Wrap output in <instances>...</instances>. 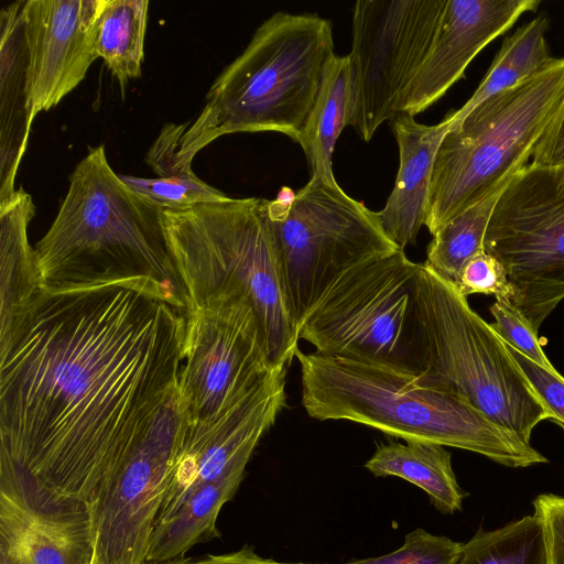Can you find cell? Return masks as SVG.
<instances>
[{
	"instance_id": "6da1fadb",
	"label": "cell",
	"mask_w": 564,
	"mask_h": 564,
	"mask_svg": "<svg viewBox=\"0 0 564 564\" xmlns=\"http://www.w3.org/2000/svg\"><path fill=\"white\" fill-rule=\"evenodd\" d=\"M185 330L144 286L39 289L0 332V452L88 506L177 390Z\"/></svg>"
},
{
	"instance_id": "7a4b0ae2",
	"label": "cell",
	"mask_w": 564,
	"mask_h": 564,
	"mask_svg": "<svg viewBox=\"0 0 564 564\" xmlns=\"http://www.w3.org/2000/svg\"><path fill=\"white\" fill-rule=\"evenodd\" d=\"M162 210L115 173L104 144L90 148L34 248L40 288L140 285L187 316L189 301L167 247Z\"/></svg>"
},
{
	"instance_id": "3957f363",
	"label": "cell",
	"mask_w": 564,
	"mask_h": 564,
	"mask_svg": "<svg viewBox=\"0 0 564 564\" xmlns=\"http://www.w3.org/2000/svg\"><path fill=\"white\" fill-rule=\"evenodd\" d=\"M302 405L316 420H347L404 442L480 454L518 468L547 463L531 444L494 422L459 394L388 366L299 348Z\"/></svg>"
},
{
	"instance_id": "277c9868",
	"label": "cell",
	"mask_w": 564,
	"mask_h": 564,
	"mask_svg": "<svg viewBox=\"0 0 564 564\" xmlns=\"http://www.w3.org/2000/svg\"><path fill=\"white\" fill-rule=\"evenodd\" d=\"M162 225L189 312L247 302L259 321L272 366L288 368L299 336L283 282L272 202L228 197L183 209L163 208Z\"/></svg>"
},
{
	"instance_id": "5b68a950",
	"label": "cell",
	"mask_w": 564,
	"mask_h": 564,
	"mask_svg": "<svg viewBox=\"0 0 564 564\" xmlns=\"http://www.w3.org/2000/svg\"><path fill=\"white\" fill-rule=\"evenodd\" d=\"M329 20L276 12L216 78L180 141L181 167L225 134L273 131L296 141L334 55Z\"/></svg>"
},
{
	"instance_id": "8992f818",
	"label": "cell",
	"mask_w": 564,
	"mask_h": 564,
	"mask_svg": "<svg viewBox=\"0 0 564 564\" xmlns=\"http://www.w3.org/2000/svg\"><path fill=\"white\" fill-rule=\"evenodd\" d=\"M563 99L564 58H555L538 75L451 123L429 193L424 226L432 236L527 164Z\"/></svg>"
},
{
	"instance_id": "52a82bcc",
	"label": "cell",
	"mask_w": 564,
	"mask_h": 564,
	"mask_svg": "<svg viewBox=\"0 0 564 564\" xmlns=\"http://www.w3.org/2000/svg\"><path fill=\"white\" fill-rule=\"evenodd\" d=\"M416 308L426 382L465 398L494 422L531 444L533 429L550 413L507 344L467 297L421 263Z\"/></svg>"
},
{
	"instance_id": "ba28073f",
	"label": "cell",
	"mask_w": 564,
	"mask_h": 564,
	"mask_svg": "<svg viewBox=\"0 0 564 564\" xmlns=\"http://www.w3.org/2000/svg\"><path fill=\"white\" fill-rule=\"evenodd\" d=\"M421 263L403 249L343 274L297 327L326 356L422 375L425 354L416 308Z\"/></svg>"
},
{
	"instance_id": "9c48e42d",
	"label": "cell",
	"mask_w": 564,
	"mask_h": 564,
	"mask_svg": "<svg viewBox=\"0 0 564 564\" xmlns=\"http://www.w3.org/2000/svg\"><path fill=\"white\" fill-rule=\"evenodd\" d=\"M271 202L283 282L297 327L343 274L400 249L377 213L338 183L311 176L290 199Z\"/></svg>"
},
{
	"instance_id": "30bf717a",
	"label": "cell",
	"mask_w": 564,
	"mask_h": 564,
	"mask_svg": "<svg viewBox=\"0 0 564 564\" xmlns=\"http://www.w3.org/2000/svg\"><path fill=\"white\" fill-rule=\"evenodd\" d=\"M485 251L505 267L512 303L538 332L564 299V163H527L501 193Z\"/></svg>"
},
{
	"instance_id": "8fae6325",
	"label": "cell",
	"mask_w": 564,
	"mask_h": 564,
	"mask_svg": "<svg viewBox=\"0 0 564 564\" xmlns=\"http://www.w3.org/2000/svg\"><path fill=\"white\" fill-rule=\"evenodd\" d=\"M447 0H359L352 9L350 123L368 142L399 115Z\"/></svg>"
},
{
	"instance_id": "7c38bea8",
	"label": "cell",
	"mask_w": 564,
	"mask_h": 564,
	"mask_svg": "<svg viewBox=\"0 0 564 564\" xmlns=\"http://www.w3.org/2000/svg\"><path fill=\"white\" fill-rule=\"evenodd\" d=\"M186 425L178 390L101 482L88 505L91 564H145Z\"/></svg>"
},
{
	"instance_id": "4fadbf2b",
	"label": "cell",
	"mask_w": 564,
	"mask_h": 564,
	"mask_svg": "<svg viewBox=\"0 0 564 564\" xmlns=\"http://www.w3.org/2000/svg\"><path fill=\"white\" fill-rule=\"evenodd\" d=\"M273 368L259 321L247 302L196 308L186 316L177 390L188 422L227 411Z\"/></svg>"
},
{
	"instance_id": "5bb4252c",
	"label": "cell",
	"mask_w": 564,
	"mask_h": 564,
	"mask_svg": "<svg viewBox=\"0 0 564 564\" xmlns=\"http://www.w3.org/2000/svg\"><path fill=\"white\" fill-rule=\"evenodd\" d=\"M286 367L273 368L219 415L186 425L155 524L171 518L202 486L247 465L285 406Z\"/></svg>"
},
{
	"instance_id": "9a60e30c",
	"label": "cell",
	"mask_w": 564,
	"mask_h": 564,
	"mask_svg": "<svg viewBox=\"0 0 564 564\" xmlns=\"http://www.w3.org/2000/svg\"><path fill=\"white\" fill-rule=\"evenodd\" d=\"M87 505L61 502L0 452V564H90Z\"/></svg>"
},
{
	"instance_id": "2e32d148",
	"label": "cell",
	"mask_w": 564,
	"mask_h": 564,
	"mask_svg": "<svg viewBox=\"0 0 564 564\" xmlns=\"http://www.w3.org/2000/svg\"><path fill=\"white\" fill-rule=\"evenodd\" d=\"M107 0H26L22 14L34 117L55 107L98 57L95 33Z\"/></svg>"
},
{
	"instance_id": "e0dca14e",
	"label": "cell",
	"mask_w": 564,
	"mask_h": 564,
	"mask_svg": "<svg viewBox=\"0 0 564 564\" xmlns=\"http://www.w3.org/2000/svg\"><path fill=\"white\" fill-rule=\"evenodd\" d=\"M538 0H447L431 48L406 88L400 113L424 111L463 77L474 57Z\"/></svg>"
},
{
	"instance_id": "ac0fdd59",
	"label": "cell",
	"mask_w": 564,
	"mask_h": 564,
	"mask_svg": "<svg viewBox=\"0 0 564 564\" xmlns=\"http://www.w3.org/2000/svg\"><path fill=\"white\" fill-rule=\"evenodd\" d=\"M451 123L449 115L433 126L420 123L406 113L391 120L399 169L384 207L376 213L386 235L400 249L415 243L425 223L435 158Z\"/></svg>"
},
{
	"instance_id": "d6986e66",
	"label": "cell",
	"mask_w": 564,
	"mask_h": 564,
	"mask_svg": "<svg viewBox=\"0 0 564 564\" xmlns=\"http://www.w3.org/2000/svg\"><path fill=\"white\" fill-rule=\"evenodd\" d=\"M24 1L0 12V204L15 193V177L35 118L29 93Z\"/></svg>"
},
{
	"instance_id": "ffe728a7",
	"label": "cell",
	"mask_w": 564,
	"mask_h": 564,
	"mask_svg": "<svg viewBox=\"0 0 564 564\" xmlns=\"http://www.w3.org/2000/svg\"><path fill=\"white\" fill-rule=\"evenodd\" d=\"M365 467L376 477L394 476L421 488L444 514L462 511L463 500L468 496L457 482L451 453L440 444L380 443Z\"/></svg>"
},
{
	"instance_id": "44dd1931",
	"label": "cell",
	"mask_w": 564,
	"mask_h": 564,
	"mask_svg": "<svg viewBox=\"0 0 564 564\" xmlns=\"http://www.w3.org/2000/svg\"><path fill=\"white\" fill-rule=\"evenodd\" d=\"M246 467L245 464L239 465L199 487L171 518L155 524L147 563L183 557L196 544L220 538L216 525L218 514L239 489Z\"/></svg>"
},
{
	"instance_id": "7402d4cb",
	"label": "cell",
	"mask_w": 564,
	"mask_h": 564,
	"mask_svg": "<svg viewBox=\"0 0 564 564\" xmlns=\"http://www.w3.org/2000/svg\"><path fill=\"white\" fill-rule=\"evenodd\" d=\"M351 95L350 58L334 54L296 140L306 155L311 176L337 183L333 173V152L343 129L350 123Z\"/></svg>"
},
{
	"instance_id": "603a6c76",
	"label": "cell",
	"mask_w": 564,
	"mask_h": 564,
	"mask_svg": "<svg viewBox=\"0 0 564 564\" xmlns=\"http://www.w3.org/2000/svg\"><path fill=\"white\" fill-rule=\"evenodd\" d=\"M35 215L32 197L22 187L0 204V332L15 308L40 288L28 226Z\"/></svg>"
},
{
	"instance_id": "cb8c5ba5",
	"label": "cell",
	"mask_w": 564,
	"mask_h": 564,
	"mask_svg": "<svg viewBox=\"0 0 564 564\" xmlns=\"http://www.w3.org/2000/svg\"><path fill=\"white\" fill-rule=\"evenodd\" d=\"M547 25V18L541 14L505 39L473 96L462 108L448 113L452 123L462 120L489 97L525 82L554 62L545 41Z\"/></svg>"
},
{
	"instance_id": "d4e9b609",
	"label": "cell",
	"mask_w": 564,
	"mask_h": 564,
	"mask_svg": "<svg viewBox=\"0 0 564 564\" xmlns=\"http://www.w3.org/2000/svg\"><path fill=\"white\" fill-rule=\"evenodd\" d=\"M148 0H107L97 23L95 50L117 78L121 91L141 75Z\"/></svg>"
},
{
	"instance_id": "484cf974",
	"label": "cell",
	"mask_w": 564,
	"mask_h": 564,
	"mask_svg": "<svg viewBox=\"0 0 564 564\" xmlns=\"http://www.w3.org/2000/svg\"><path fill=\"white\" fill-rule=\"evenodd\" d=\"M510 181L499 185L446 221L433 235L423 263L440 278L456 286L468 261L485 251V237L491 215Z\"/></svg>"
},
{
	"instance_id": "4316f807",
	"label": "cell",
	"mask_w": 564,
	"mask_h": 564,
	"mask_svg": "<svg viewBox=\"0 0 564 564\" xmlns=\"http://www.w3.org/2000/svg\"><path fill=\"white\" fill-rule=\"evenodd\" d=\"M455 564H549L544 523L525 516L495 530L479 529Z\"/></svg>"
},
{
	"instance_id": "83f0119b",
	"label": "cell",
	"mask_w": 564,
	"mask_h": 564,
	"mask_svg": "<svg viewBox=\"0 0 564 564\" xmlns=\"http://www.w3.org/2000/svg\"><path fill=\"white\" fill-rule=\"evenodd\" d=\"M119 176L132 191L153 200L162 208L183 209L199 204L221 202L229 197L199 177L180 181L162 177Z\"/></svg>"
},
{
	"instance_id": "f1b7e54d",
	"label": "cell",
	"mask_w": 564,
	"mask_h": 564,
	"mask_svg": "<svg viewBox=\"0 0 564 564\" xmlns=\"http://www.w3.org/2000/svg\"><path fill=\"white\" fill-rule=\"evenodd\" d=\"M463 543L416 528L404 536L397 550L376 557L351 560L344 564H455Z\"/></svg>"
},
{
	"instance_id": "f546056e",
	"label": "cell",
	"mask_w": 564,
	"mask_h": 564,
	"mask_svg": "<svg viewBox=\"0 0 564 564\" xmlns=\"http://www.w3.org/2000/svg\"><path fill=\"white\" fill-rule=\"evenodd\" d=\"M489 310L494 317L490 326L508 346L542 368L556 371L542 350L538 332L510 299L496 297Z\"/></svg>"
},
{
	"instance_id": "4dcf8cb0",
	"label": "cell",
	"mask_w": 564,
	"mask_h": 564,
	"mask_svg": "<svg viewBox=\"0 0 564 564\" xmlns=\"http://www.w3.org/2000/svg\"><path fill=\"white\" fill-rule=\"evenodd\" d=\"M455 288L465 297L481 293L511 300L513 294L505 267L486 251L468 261Z\"/></svg>"
},
{
	"instance_id": "1f68e13d",
	"label": "cell",
	"mask_w": 564,
	"mask_h": 564,
	"mask_svg": "<svg viewBox=\"0 0 564 564\" xmlns=\"http://www.w3.org/2000/svg\"><path fill=\"white\" fill-rule=\"evenodd\" d=\"M508 348L550 413V420L564 430V378L557 371L542 368L512 347Z\"/></svg>"
},
{
	"instance_id": "d6a6232c",
	"label": "cell",
	"mask_w": 564,
	"mask_h": 564,
	"mask_svg": "<svg viewBox=\"0 0 564 564\" xmlns=\"http://www.w3.org/2000/svg\"><path fill=\"white\" fill-rule=\"evenodd\" d=\"M188 123H166L159 137L149 149L145 162L158 177L170 180H196L198 176L193 170L180 166L177 152L180 141Z\"/></svg>"
},
{
	"instance_id": "836d02e7",
	"label": "cell",
	"mask_w": 564,
	"mask_h": 564,
	"mask_svg": "<svg viewBox=\"0 0 564 564\" xmlns=\"http://www.w3.org/2000/svg\"><path fill=\"white\" fill-rule=\"evenodd\" d=\"M532 503L544 523L549 564H564V497L542 494Z\"/></svg>"
},
{
	"instance_id": "e575fe53",
	"label": "cell",
	"mask_w": 564,
	"mask_h": 564,
	"mask_svg": "<svg viewBox=\"0 0 564 564\" xmlns=\"http://www.w3.org/2000/svg\"><path fill=\"white\" fill-rule=\"evenodd\" d=\"M531 159L532 163L541 165L564 163V99L534 147Z\"/></svg>"
},
{
	"instance_id": "d590c367",
	"label": "cell",
	"mask_w": 564,
	"mask_h": 564,
	"mask_svg": "<svg viewBox=\"0 0 564 564\" xmlns=\"http://www.w3.org/2000/svg\"><path fill=\"white\" fill-rule=\"evenodd\" d=\"M145 564H321V563H293L280 562L273 558L262 557L253 546L245 544L241 549L225 554H207L199 557H178L162 563Z\"/></svg>"
},
{
	"instance_id": "8d00e7d4",
	"label": "cell",
	"mask_w": 564,
	"mask_h": 564,
	"mask_svg": "<svg viewBox=\"0 0 564 564\" xmlns=\"http://www.w3.org/2000/svg\"><path fill=\"white\" fill-rule=\"evenodd\" d=\"M91 564V563H90Z\"/></svg>"
}]
</instances>
